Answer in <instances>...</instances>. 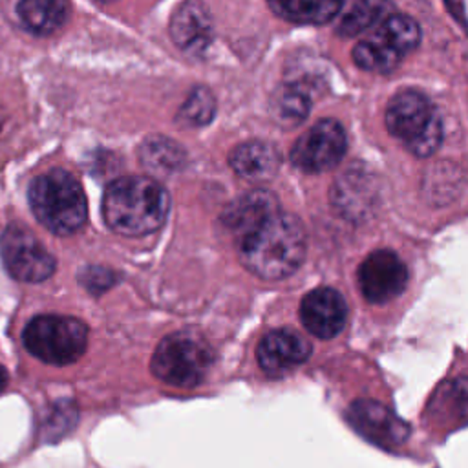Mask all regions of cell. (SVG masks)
Segmentation results:
<instances>
[{
  "label": "cell",
  "instance_id": "6da1fadb",
  "mask_svg": "<svg viewBox=\"0 0 468 468\" xmlns=\"http://www.w3.org/2000/svg\"><path fill=\"white\" fill-rule=\"evenodd\" d=\"M234 243L243 267L265 280L292 274L302 265L307 250L302 221L282 208L254 223Z\"/></svg>",
  "mask_w": 468,
  "mask_h": 468
},
{
  "label": "cell",
  "instance_id": "7a4b0ae2",
  "mask_svg": "<svg viewBox=\"0 0 468 468\" xmlns=\"http://www.w3.org/2000/svg\"><path fill=\"white\" fill-rule=\"evenodd\" d=\"M168 210L166 190L146 176L119 177L108 185L102 197L106 225L122 236H144L157 230Z\"/></svg>",
  "mask_w": 468,
  "mask_h": 468
},
{
  "label": "cell",
  "instance_id": "3957f363",
  "mask_svg": "<svg viewBox=\"0 0 468 468\" xmlns=\"http://www.w3.org/2000/svg\"><path fill=\"white\" fill-rule=\"evenodd\" d=\"M27 197L35 218L55 234H71L86 223L88 205L84 190L80 183L62 168L37 176L29 185Z\"/></svg>",
  "mask_w": 468,
  "mask_h": 468
},
{
  "label": "cell",
  "instance_id": "277c9868",
  "mask_svg": "<svg viewBox=\"0 0 468 468\" xmlns=\"http://www.w3.org/2000/svg\"><path fill=\"white\" fill-rule=\"evenodd\" d=\"M384 122L413 155L428 157L442 143V119L433 102L417 90L395 93L388 102Z\"/></svg>",
  "mask_w": 468,
  "mask_h": 468
},
{
  "label": "cell",
  "instance_id": "5b68a950",
  "mask_svg": "<svg viewBox=\"0 0 468 468\" xmlns=\"http://www.w3.org/2000/svg\"><path fill=\"white\" fill-rule=\"evenodd\" d=\"M214 364L210 344L194 331H177L165 336L154 351V375L176 388H194L203 382Z\"/></svg>",
  "mask_w": 468,
  "mask_h": 468
},
{
  "label": "cell",
  "instance_id": "8992f818",
  "mask_svg": "<svg viewBox=\"0 0 468 468\" xmlns=\"http://www.w3.org/2000/svg\"><path fill=\"white\" fill-rule=\"evenodd\" d=\"M420 42V27L408 15H391L353 48V60L371 73H389Z\"/></svg>",
  "mask_w": 468,
  "mask_h": 468
},
{
  "label": "cell",
  "instance_id": "52a82bcc",
  "mask_svg": "<svg viewBox=\"0 0 468 468\" xmlns=\"http://www.w3.org/2000/svg\"><path fill=\"white\" fill-rule=\"evenodd\" d=\"M22 340L26 349L42 362L66 366L84 353L88 327L71 316L42 314L26 325Z\"/></svg>",
  "mask_w": 468,
  "mask_h": 468
},
{
  "label": "cell",
  "instance_id": "ba28073f",
  "mask_svg": "<svg viewBox=\"0 0 468 468\" xmlns=\"http://www.w3.org/2000/svg\"><path fill=\"white\" fill-rule=\"evenodd\" d=\"M347 150L344 126L335 119H322L302 133L291 148V163L309 174L335 168Z\"/></svg>",
  "mask_w": 468,
  "mask_h": 468
},
{
  "label": "cell",
  "instance_id": "9c48e42d",
  "mask_svg": "<svg viewBox=\"0 0 468 468\" xmlns=\"http://www.w3.org/2000/svg\"><path fill=\"white\" fill-rule=\"evenodd\" d=\"M0 254L7 272L20 282H42L55 272V258L20 225H9L4 230Z\"/></svg>",
  "mask_w": 468,
  "mask_h": 468
},
{
  "label": "cell",
  "instance_id": "30bf717a",
  "mask_svg": "<svg viewBox=\"0 0 468 468\" xmlns=\"http://www.w3.org/2000/svg\"><path fill=\"white\" fill-rule=\"evenodd\" d=\"M356 276L360 292L369 303H386L397 298L408 283L406 263L389 249L366 256Z\"/></svg>",
  "mask_w": 468,
  "mask_h": 468
},
{
  "label": "cell",
  "instance_id": "8fae6325",
  "mask_svg": "<svg viewBox=\"0 0 468 468\" xmlns=\"http://www.w3.org/2000/svg\"><path fill=\"white\" fill-rule=\"evenodd\" d=\"M347 422L369 442L382 448L402 444L410 435V426L399 419L388 406L360 399L355 400L347 410Z\"/></svg>",
  "mask_w": 468,
  "mask_h": 468
},
{
  "label": "cell",
  "instance_id": "7c38bea8",
  "mask_svg": "<svg viewBox=\"0 0 468 468\" xmlns=\"http://www.w3.org/2000/svg\"><path fill=\"white\" fill-rule=\"evenodd\" d=\"M311 342L298 331L282 327L267 333L256 349L260 367L271 377H282L311 356Z\"/></svg>",
  "mask_w": 468,
  "mask_h": 468
},
{
  "label": "cell",
  "instance_id": "4fadbf2b",
  "mask_svg": "<svg viewBox=\"0 0 468 468\" xmlns=\"http://www.w3.org/2000/svg\"><path fill=\"white\" fill-rule=\"evenodd\" d=\"M303 327L318 338L336 336L347 320V303L333 287H318L307 292L300 303Z\"/></svg>",
  "mask_w": 468,
  "mask_h": 468
},
{
  "label": "cell",
  "instance_id": "5bb4252c",
  "mask_svg": "<svg viewBox=\"0 0 468 468\" xmlns=\"http://www.w3.org/2000/svg\"><path fill=\"white\" fill-rule=\"evenodd\" d=\"M172 40L190 55H201L212 40V18L197 2L181 4L170 20Z\"/></svg>",
  "mask_w": 468,
  "mask_h": 468
},
{
  "label": "cell",
  "instance_id": "9a60e30c",
  "mask_svg": "<svg viewBox=\"0 0 468 468\" xmlns=\"http://www.w3.org/2000/svg\"><path fill=\"white\" fill-rule=\"evenodd\" d=\"M280 163L282 157L278 150L265 141H245L229 154L230 168L250 183L271 181L276 176Z\"/></svg>",
  "mask_w": 468,
  "mask_h": 468
},
{
  "label": "cell",
  "instance_id": "2e32d148",
  "mask_svg": "<svg viewBox=\"0 0 468 468\" xmlns=\"http://www.w3.org/2000/svg\"><path fill=\"white\" fill-rule=\"evenodd\" d=\"M280 210V203L274 194L267 190H250L239 197H236L223 212L221 223L227 232L236 239L254 223L263 219L265 216Z\"/></svg>",
  "mask_w": 468,
  "mask_h": 468
},
{
  "label": "cell",
  "instance_id": "e0dca14e",
  "mask_svg": "<svg viewBox=\"0 0 468 468\" xmlns=\"http://www.w3.org/2000/svg\"><path fill=\"white\" fill-rule=\"evenodd\" d=\"M69 5L60 0H22L16 15L24 27L35 35H49L64 26Z\"/></svg>",
  "mask_w": 468,
  "mask_h": 468
},
{
  "label": "cell",
  "instance_id": "ac0fdd59",
  "mask_svg": "<svg viewBox=\"0 0 468 468\" xmlns=\"http://www.w3.org/2000/svg\"><path fill=\"white\" fill-rule=\"evenodd\" d=\"M274 15L294 24H325L342 9L338 0H285L269 2Z\"/></svg>",
  "mask_w": 468,
  "mask_h": 468
},
{
  "label": "cell",
  "instance_id": "d6986e66",
  "mask_svg": "<svg viewBox=\"0 0 468 468\" xmlns=\"http://www.w3.org/2000/svg\"><path fill=\"white\" fill-rule=\"evenodd\" d=\"M386 9L388 5L382 2H355L340 16L336 24V33L344 37H355L371 27Z\"/></svg>",
  "mask_w": 468,
  "mask_h": 468
},
{
  "label": "cell",
  "instance_id": "ffe728a7",
  "mask_svg": "<svg viewBox=\"0 0 468 468\" xmlns=\"http://www.w3.org/2000/svg\"><path fill=\"white\" fill-rule=\"evenodd\" d=\"M435 408L457 422H468V377L450 380L435 397Z\"/></svg>",
  "mask_w": 468,
  "mask_h": 468
},
{
  "label": "cell",
  "instance_id": "44dd1931",
  "mask_svg": "<svg viewBox=\"0 0 468 468\" xmlns=\"http://www.w3.org/2000/svg\"><path fill=\"white\" fill-rule=\"evenodd\" d=\"M141 159L146 166H150L155 172H172L177 166H181L183 152L179 144L163 137H155L143 144Z\"/></svg>",
  "mask_w": 468,
  "mask_h": 468
},
{
  "label": "cell",
  "instance_id": "7402d4cb",
  "mask_svg": "<svg viewBox=\"0 0 468 468\" xmlns=\"http://www.w3.org/2000/svg\"><path fill=\"white\" fill-rule=\"evenodd\" d=\"M216 113V101L210 90L194 88L179 110V121L188 126H203L210 122Z\"/></svg>",
  "mask_w": 468,
  "mask_h": 468
},
{
  "label": "cell",
  "instance_id": "603a6c76",
  "mask_svg": "<svg viewBox=\"0 0 468 468\" xmlns=\"http://www.w3.org/2000/svg\"><path fill=\"white\" fill-rule=\"evenodd\" d=\"M274 106H276L278 117L282 121L292 124V122L302 121L309 113L311 99H309V93L303 88H300V86H287L278 95Z\"/></svg>",
  "mask_w": 468,
  "mask_h": 468
},
{
  "label": "cell",
  "instance_id": "cb8c5ba5",
  "mask_svg": "<svg viewBox=\"0 0 468 468\" xmlns=\"http://www.w3.org/2000/svg\"><path fill=\"white\" fill-rule=\"evenodd\" d=\"M115 272H112L110 269L104 267H86L80 272V282L86 289L101 292L106 291L108 287H112L115 283Z\"/></svg>",
  "mask_w": 468,
  "mask_h": 468
},
{
  "label": "cell",
  "instance_id": "d4e9b609",
  "mask_svg": "<svg viewBox=\"0 0 468 468\" xmlns=\"http://www.w3.org/2000/svg\"><path fill=\"white\" fill-rule=\"evenodd\" d=\"M5 386H7V371L0 366V393L5 389Z\"/></svg>",
  "mask_w": 468,
  "mask_h": 468
}]
</instances>
